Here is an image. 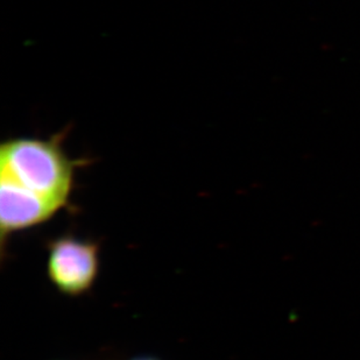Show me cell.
Wrapping results in <instances>:
<instances>
[{"label": "cell", "instance_id": "cell-2", "mask_svg": "<svg viewBox=\"0 0 360 360\" xmlns=\"http://www.w3.org/2000/svg\"><path fill=\"white\" fill-rule=\"evenodd\" d=\"M47 276L63 295L77 297L95 285L99 272L97 243L62 236L48 244Z\"/></svg>", "mask_w": 360, "mask_h": 360}, {"label": "cell", "instance_id": "cell-1", "mask_svg": "<svg viewBox=\"0 0 360 360\" xmlns=\"http://www.w3.org/2000/svg\"><path fill=\"white\" fill-rule=\"evenodd\" d=\"M76 161L53 136L13 138L0 146V187L39 200L60 211L68 204Z\"/></svg>", "mask_w": 360, "mask_h": 360}, {"label": "cell", "instance_id": "cell-3", "mask_svg": "<svg viewBox=\"0 0 360 360\" xmlns=\"http://www.w3.org/2000/svg\"><path fill=\"white\" fill-rule=\"evenodd\" d=\"M129 360H160L155 357H150V356H141V357L132 358Z\"/></svg>", "mask_w": 360, "mask_h": 360}]
</instances>
